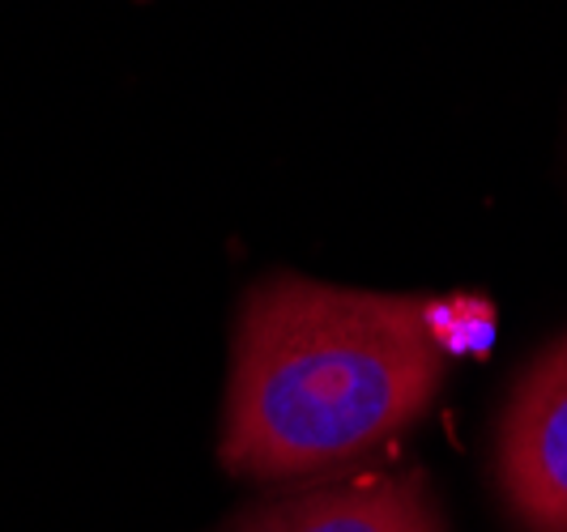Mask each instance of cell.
Masks as SVG:
<instances>
[{
	"mask_svg": "<svg viewBox=\"0 0 567 532\" xmlns=\"http://www.w3.org/2000/svg\"><path fill=\"white\" fill-rule=\"evenodd\" d=\"M444 371L423 299L265 281L235 333L223 465L256 481L350 465L423 418Z\"/></svg>",
	"mask_w": 567,
	"mask_h": 532,
	"instance_id": "1",
	"label": "cell"
},
{
	"mask_svg": "<svg viewBox=\"0 0 567 532\" xmlns=\"http://www.w3.org/2000/svg\"><path fill=\"white\" fill-rule=\"evenodd\" d=\"M499 486L520 532H567V336L546 345L512 388Z\"/></svg>",
	"mask_w": 567,
	"mask_h": 532,
	"instance_id": "2",
	"label": "cell"
},
{
	"mask_svg": "<svg viewBox=\"0 0 567 532\" xmlns=\"http://www.w3.org/2000/svg\"><path fill=\"white\" fill-rule=\"evenodd\" d=\"M230 532H449L426 477H346L260 507Z\"/></svg>",
	"mask_w": 567,
	"mask_h": 532,
	"instance_id": "3",
	"label": "cell"
},
{
	"mask_svg": "<svg viewBox=\"0 0 567 532\" xmlns=\"http://www.w3.org/2000/svg\"><path fill=\"white\" fill-rule=\"evenodd\" d=\"M423 324L431 345L444 358H465L491 350L499 320L483 294H444V299H423Z\"/></svg>",
	"mask_w": 567,
	"mask_h": 532,
	"instance_id": "4",
	"label": "cell"
}]
</instances>
